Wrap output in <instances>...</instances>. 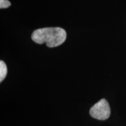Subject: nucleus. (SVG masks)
Masks as SVG:
<instances>
[{"label": "nucleus", "mask_w": 126, "mask_h": 126, "mask_svg": "<svg viewBox=\"0 0 126 126\" xmlns=\"http://www.w3.org/2000/svg\"><path fill=\"white\" fill-rule=\"evenodd\" d=\"M7 67L2 60L0 61V82H2L7 75Z\"/></svg>", "instance_id": "nucleus-3"}, {"label": "nucleus", "mask_w": 126, "mask_h": 126, "mask_svg": "<svg viewBox=\"0 0 126 126\" xmlns=\"http://www.w3.org/2000/svg\"><path fill=\"white\" fill-rule=\"evenodd\" d=\"M91 116L94 119L105 120L109 117L110 108L106 99H102L94 104L90 109Z\"/></svg>", "instance_id": "nucleus-2"}, {"label": "nucleus", "mask_w": 126, "mask_h": 126, "mask_svg": "<svg viewBox=\"0 0 126 126\" xmlns=\"http://www.w3.org/2000/svg\"><path fill=\"white\" fill-rule=\"evenodd\" d=\"M67 33L65 30L59 27L45 28L34 31L32 39L37 44L46 43L49 47L59 46L65 42Z\"/></svg>", "instance_id": "nucleus-1"}, {"label": "nucleus", "mask_w": 126, "mask_h": 126, "mask_svg": "<svg viewBox=\"0 0 126 126\" xmlns=\"http://www.w3.org/2000/svg\"><path fill=\"white\" fill-rule=\"evenodd\" d=\"M11 2L8 0H0V8H7L11 5Z\"/></svg>", "instance_id": "nucleus-4"}]
</instances>
